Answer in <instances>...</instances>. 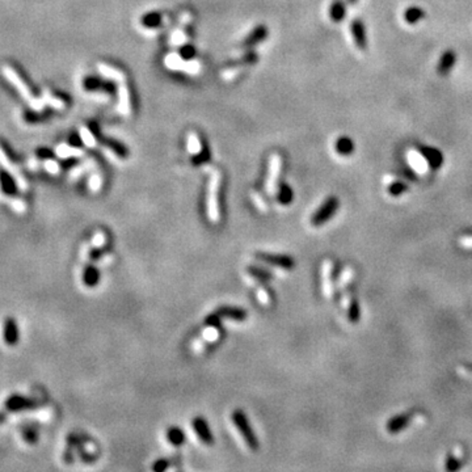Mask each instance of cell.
Returning <instances> with one entry per match:
<instances>
[{
  "mask_svg": "<svg viewBox=\"0 0 472 472\" xmlns=\"http://www.w3.org/2000/svg\"><path fill=\"white\" fill-rule=\"evenodd\" d=\"M1 70H3V74H4V76H5V79H7L12 85H13L14 88L17 89L18 93H20V95H21L22 97L29 102V104H30V106H32L33 109L42 110L43 102L39 101L38 99H35L34 96H33V93L30 92V89L28 88L26 83H25V81L20 78V75L17 74V71L14 70L13 67H11V66H3Z\"/></svg>",
  "mask_w": 472,
  "mask_h": 472,
  "instance_id": "obj_1",
  "label": "cell"
},
{
  "mask_svg": "<svg viewBox=\"0 0 472 472\" xmlns=\"http://www.w3.org/2000/svg\"><path fill=\"white\" fill-rule=\"evenodd\" d=\"M221 188V172L214 171L209 181L208 191V214L209 218L213 222L217 223L219 221V205H218V192Z\"/></svg>",
  "mask_w": 472,
  "mask_h": 472,
  "instance_id": "obj_2",
  "label": "cell"
},
{
  "mask_svg": "<svg viewBox=\"0 0 472 472\" xmlns=\"http://www.w3.org/2000/svg\"><path fill=\"white\" fill-rule=\"evenodd\" d=\"M233 423L235 424V427L237 428L239 430V433L243 436L244 441H245V444L249 446V449L252 450H257L258 448V441L254 436L253 430L250 428L249 423H248L247 416L244 415L243 411H240V409H236L235 412L233 413Z\"/></svg>",
  "mask_w": 472,
  "mask_h": 472,
  "instance_id": "obj_3",
  "label": "cell"
},
{
  "mask_svg": "<svg viewBox=\"0 0 472 472\" xmlns=\"http://www.w3.org/2000/svg\"><path fill=\"white\" fill-rule=\"evenodd\" d=\"M338 206H340V201H338L337 197L327 198L324 204L321 205L320 208L316 210V213L311 217V225L319 227V226L327 223L336 214Z\"/></svg>",
  "mask_w": 472,
  "mask_h": 472,
  "instance_id": "obj_4",
  "label": "cell"
},
{
  "mask_svg": "<svg viewBox=\"0 0 472 472\" xmlns=\"http://www.w3.org/2000/svg\"><path fill=\"white\" fill-rule=\"evenodd\" d=\"M35 407H38V402H37L35 399L26 398V396L20 394L9 395V396L5 399V402H4V408L7 409L8 412L12 413L34 409Z\"/></svg>",
  "mask_w": 472,
  "mask_h": 472,
  "instance_id": "obj_5",
  "label": "cell"
},
{
  "mask_svg": "<svg viewBox=\"0 0 472 472\" xmlns=\"http://www.w3.org/2000/svg\"><path fill=\"white\" fill-rule=\"evenodd\" d=\"M254 257L257 258L258 261L265 262V264L273 265V266H277V268L281 269H286V270H290V269L295 266L294 258L287 256V254H271L257 252V253L254 254Z\"/></svg>",
  "mask_w": 472,
  "mask_h": 472,
  "instance_id": "obj_6",
  "label": "cell"
},
{
  "mask_svg": "<svg viewBox=\"0 0 472 472\" xmlns=\"http://www.w3.org/2000/svg\"><path fill=\"white\" fill-rule=\"evenodd\" d=\"M3 341L8 346L17 345L20 341V329H18L17 320L12 316L5 317L3 323Z\"/></svg>",
  "mask_w": 472,
  "mask_h": 472,
  "instance_id": "obj_7",
  "label": "cell"
},
{
  "mask_svg": "<svg viewBox=\"0 0 472 472\" xmlns=\"http://www.w3.org/2000/svg\"><path fill=\"white\" fill-rule=\"evenodd\" d=\"M419 151L432 169H438L444 164V154L437 148L429 147V146H420Z\"/></svg>",
  "mask_w": 472,
  "mask_h": 472,
  "instance_id": "obj_8",
  "label": "cell"
},
{
  "mask_svg": "<svg viewBox=\"0 0 472 472\" xmlns=\"http://www.w3.org/2000/svg\"><path fill=\"white\" fill-rule=\"evenodd\" d=\"M350 30H352L353 39L354 43L358 49L366 50L367 49V38H366V29L363 25L361 18H354L350 25Z\"/></svg>",
  "mask_w": 472,
  "mask_h": 472,
  "instance_id": "obj_9",
  "label": "cell"
},
{
  "mask_svg": "<svg viewBox=\"0 0 472 472\" xmlns=\"http://www.w3.org/2000/svg\"><path fill=\"white\" fill-rule=\"evenodd\" d=\"M279 171H281V158L278 155H271L270 164H269L268 181H266V191L269 194H273L275 192Z\"/></svg>",
  "mask_w": 472,
  "mask_h": 472,
  "instance_id": "obj_10",
  "label": "cell"
},
{
  "mask_svg": "<svg viewBox=\"0 0 472 472\" xmlns=\"http://www.w3.org/2000/svg\"><path fill=\"white\" fill-rule=\"evenodd\" d=\"M412 416H413V413H409V412L400 413V415L394 416L387 423V432L391 434H398V433H400V432H403L405 428L408 427V424L411 423Z\"/></svg>",
  "mask_w": 472,
  "mask_h": 472,
  "instance_id": "obj_11",
  "label": "cell"
},
{
  "mask_svg": "<svg viewBox=\"0 0 472 472\" xmlns=\"http://www.w3.org/2000/svg\"><path fill=\"white\" fill-rule=\"evenodd\" d=\"M0 189L8 197H14L18 192V184L11 172L4 171L0 173Z\"/></svg>",
  "mask_w": 472,
  "mask_h": 472,
  "instance_id": "obj_12",
  "label": "cell"
},
{
  "mask_svg": "<svg viewBox=\"0 0 472 472\" xmlns=\"http://www.w3.org/2000/svg\"><path fill=\"white\" fill-rule=\"evenodd\" d=\"M455 62H457V54H455L454 50H446L440 58V62H438V75L440 76H448L449 72L454 68Z\"/></svg>",
  "mask_w": 472,
  "mask_h": 472,
  "instance_id": "obj_13",
  "label": "cell"
},
{
  "mask_svg": "<svg viewBox=\"0 0 472 472\" xmlns=\"http://www.w3.org/2000/svg\"><path fill=\"white\" fill-rule=\"evenodd\" d=\"M193 428L196 430V433L200 437V440L204 442L205 445H213L214 444V437H213L210 428H209L206 420L202 417H196L193 420Z\"/></svg>",
  "mask_w": 472,
  "mask_h": 472,
  "instance_id": "obj_14",
  "label": "cell"
},
{
  "mask_svg": "<svg viewBox=\"0 0 472 472\" xmlns=\"http://www.w3.org/2000/svg\"><path fill=\"white\" fill-rule=\"evenodd\" d=\"M217 315L222 317H227V319H233L236 321H244L247 319V312L241 308H236V307H221L219 310L215 312Z\"/></svg>",
  "mask_w": 472,
  "mask_h": 472,
  "instance_id": "obj_15",
  "label": "cell"
},
{
  "mask_svg": "<svg viewBox=\"0 0 472 472\" xmlns=\"http://www.w3.org/2000/svg\"><path fill=\"white\" fill-rule=\"evenodd\" d=\"M118 93H120V101H118V109L122 114L129 116L130 114V95H129V88L125 81H120L118 85Z\"/></svg>",
  "mask_w": 472,
  "mask_h": 472,
  "instance_id": "obj_16",
  "label": "cell"
},
{
  "mask_svg": "<svg viewBox=\"0 0 472 472\" xmlns=\"http://www.w3.org/2000/svg\"><path fill=\"white\" fill-rule=\"evenodd\" d=\"M99 269L93 266V265H88V266L84 269V273H83V282H84V285L88 286V287H95V286L99 283Z\"/></svg>",
  "mask_w": 472,
  "mask_h": 472,
  "instance_id": "obj_17",
  "label": "cell"
},
{
  "mask_svg": "<svg viewBox=\"0 0 472 472\" xmlns=\"http://www.w3.org/2000/svg\"><path fill=\"white\" fill-rule=\"evenodd\" d=\"M335 148L340 155L348 156L354 151V143L349 137H341L336 141Z\"/></svg>",
  "mask_w": 472,
  "mask_h": 472,
  "instance_id": "obj_18",
  "label": "cell"
},
{
  "mask_svg": "<svg viewBox=\"0 0 472 472\" xmlns=\"http://www.w3.org/2000/svg\"><path fill=\"white\" fill-rule=\"evenodd\" d=\"M424 17H425V11L420 7H409L404 12V20L411 25L417 24Z\"/></svg>",
  "mask_w": 472,
  "mask_h": 472,
  "instance_id": "obj_19",
  "label": "cell"
},
{
  "mask_svg": "<svg viewBox=\"0 0 472 472\" xmlns=\"http://www.w3.org/2000/svg\"><path fill=\"white\" fill-rule=\"evenodd\" d=\"M99 71H100V74H101L102 76H105V78L113 79V80H117V81H125L124 72H121L120 70H117V68L112 67V66L100 63Z\"/></svg>",
  "mask_w": 472,
  "mask_h": 472,
  "instance_id": "obj_20",
  "label": "cell"
},
{
  "mask_svg": "<svg viewBox=\"0 0 472 472\" xmlns=\"http://www.w3.org/2000/svg\"><path fill=\"white\" fill-rule=\"evenodd\" d=\"M346 13V8H345V3H344V0H335L331 5V9H329V16L335 22L341 21L342 18L345 17Z\"/></svg>",
  "mask_w": 472,
  "mask_h": 472,
  "instance_id": "obj_21",
  "label": "cell"
},
{
  "mask_svg": "<svg viewBox=\"0 0 472 472\" xmlns=\"http://www.w3.org/2000/svg\"><path fill=\"white\" fill-rule=\"evenodd\" d=\"M167 438H168L169 444H172L173 446H181L185 441V434L180 428L172 427L169 428L167 432Z\"/></svg>",
  "mask_w": 472,
  "mask_h": 472,
  "instance_id": "obj_22",
  "label": "cell"
},
{
  "mask_svg": "<svg viewBox=\"0 0 472 472\" xmlns=\"http://www.w3.org/2000/svg\"><path fill=\"white\" fill-rule=\"evenodd\" d=\"M56 155L60 156V158L63 159H68L72 158V156H81L83 155V151L78 150V148L71 147V146L67 145H59L58 148H56Z\"/></svg>",
  "mask_w": 472,
  "mask_h": 472,
  "instance_id": "obj_23",
  "label": "cell"
},
{
  "mask_svg": "<svg viewBox=\"0 0 472 472\" xmlns=\"http://www.w3.org/2000/svg\"><path fill=\"white\" fill-rule=\"evenodd\" d=\"M277 197H278L279 204L290 205L292 201V197H294V193H292L291 188H290L289 185L282 184L278 189V193H277Z\"/></svg>",
  "mask_w": 472,
  "mask_h": 472,
  "instance_id": "obj_24",
  "label": "cell"
},
{
  "mask_svg": "<svg viewBox=\"0 0 472 472\" xmlns=\"http://www.w3.org/2000/svg\"><path fill=\"white\" fill-rule=\"evenodd\" d=\"M188 151L193 154V155H198V154L202 152L201 141L198 139L196 133H189L188 134Z\"/></svg>",
  "mask_w": 472,
  "mask_h": 472,
  "instance_id": "obj_25",
  "label": "cell"
},
{
  "mask_svg": "<svg viewBox=\"0 0 472 472\" xmlns=\"http://www.w3.org/2000/svg\"><path fill=\"white\" fill-rule=\"evenodd\" d=\"M247 270L252 277L260 279V281H262V282L270 281V279L273 278V275H271L268 270H264V269L257 268V266H249Z\"/></svg>",
  "mask_w": 472,
  "mask_h": 472,
  "instance_id": "obj_26",
  "label": "cell"
},
{
  "mask_svg": "<svg viewBox=\"0 0 472 472\" xmlns=\"http://www.w3.org/2000/svg\"><path fill=\"white\" fill-rule=\"evenodd\" d=\"M348 317L350 323H358L361 319V308H360V303H358V300L353 299L350 306H349L348 310Z\"/></svg>",
  "mask_w": 472,
  "mask_h": 472,
  "instance_id": "obj_27",
  "label": "cell"
},
{
  "mask_svg": "<svg viewBox=\"0 0 472 472\" xmlns=\"http://www.w3.org/2000/svg\"><path fill=\"white\" fill-rule=\"evenodd\" d=\"M22 437L29 445H35L38 442V432L32 427L22 428Z\"/></svg>",
  "mask_w": 472,
  "mask_h": 472,
  "instance_id": "obj_28",
  "label": "cell"
},
{
  "mask_svg": "<svg viewBox=\"0 0 472 472\" xmlns=\"http://www.w3.org/2000/svg\"><path fill=\"white\" fill-rule=\"evenodd\" d=\"M265 35H266V29H265L264 26H260V28L256 29V30H254V32L248 37L247 41H245V45L247 46L253 45V43L258 42V41H261V39H264Z\"/></svg>",
  "mask_w": 472,
  "mask_h": 472,
  "instance_id": "obj_29",
  "label": "cell"
},
{
  "mask_svg": "<svg viewBox=\"0 0 472 472\" xmlns=\"http://www.w3.org/2000/svg\"><path fill=\"white\" fill-rule=\"evenodd\" d=\"M80 137L81 141L84 142V145H87L88 147H95L96 146V138L93 137L88 127H80Z\"/></svg>",
  "mask_w": 472,
  "mask_h": 472,
  "instance_id": "obj_30",
  "label": "cell"
},
{
  "mask_svg": "<svg viewBox=\"0 0 472 472\" xmlns=\"http://www.w3.org/2000/svg\"><path fill=\"white\" fill-rule=\"evenodd\" d=\"M43 100H45L46 104H49L50 106H53V108H55V109H58V110H62L64 108V102L60 99H56V97L50 95L49 91H45Z\"/></svg>",
  "mask_w": 472,
  "mask_h": 472,
  "instance_id": "obj_31",
  "label": "cell"
},
{
  "mask_svg": "<svg viewBox=\"0 0 472 472\" xmlns=\"http://www.w3.org/2000/svg\"><path fill=\"white\" fill-rule=\"evenodd\" d=\"M408 191V188L405 185L404 183H400V181H396V183H392L390 187H388V193L394 196V197H398V196H402L403 193Z\"/></svg>",
  "mask_w": 472,
  "mask_h": 472,
  "instance_id": "obj_32",
  "label": "cell"
},
{
  "mask_svg": "<svg viewBox=\"0 0 472 472\" xmlns=\"http://www.w3.org/2000/svg\"><path fill=\"white\" fill-rule=\"evenodd\" d=\"M160 21H162V16H160V14L148 13L143 17L142 24L146 25V26H156V25L160 24Z\"/></svg>",
  "mask_w": 472,
  "mask_h": 472,
  "instance_id": "obj_33",
  "label": "cell"
},
{
  "mask_svg": "<svg viewBox=\"0 0 472 472\" xmlns=\"http://www.w3.org/2000/svg\"><path fill=\"white\" fill-rule=\"evenodd\" d=\"M462 467V462L458 461V459L455 458L453 454H449L448 459H446V466H445V469L448 470V471H458L459 469Z\"/></svg>",
  "mask_w": 472,
  "mask_h": 472,
  "instance_id": "obj_34",
  "label": "cell"
},
{
  "mask_svg": "<svg viewBox=\"0 0 472 472\" xmlns=\"http://www.w3.org/2000/svg\"><path fill=\"white\" fill-rule=\"evenodd\" d=\"M185 41H187V35H185V33H184L181 29L175 30L172 37H171V42H172V45H175V46L183 45V43H185Z\"/></svg>",
  "mask_w": 472,
  "mask_h": 472,
  "instance_id": "obj_35",
  "label": "cell"
},
{
  "mask_svg": "<svg viewBox=\"0 0 472 472\" xmlns=\"http://www.w3.org/2000/svg\"><path fill=\"white\" fill-rule=\"evenodd\" d=\"M221 320H222V317L214 312V314H212L210 316L206 317V320H205V324L208 325V327H218L219 323H221Z\"/></svg>",
  "mask_w": 472,
  "mask_h": 472,
  "instance_id": "obj_36",
  "label": "cell"
},
{
  "mask_svg": "<svg viewBox=\"0 0 472 472\" xmlns=\"http://www.w3.org/2000/svg\"><path fill=\"white\" fill-rule=\"evenodd\" d=\"M169 462L167 459H160V461H156V463L152 466V470L155 472H163L166 471L168 469Z\"/></svg>",
  "mask_w": 472,
  "mask_h": 472,
  "instance_id": "obj_37",
  "label": "cell"
},
{
  "mask_svg": "<svg viewBox=\"0 0 472 472\" xmlns=\"http://www.w3.org/2000/svg\"><path fill=\"white\" fill-rule=\"evenodd\" d=\"M239 71H240V67L227 68V70H225L222 72L223 79H226V80H230V79H233L235 75H237V72H239Z\"/></svg>",
  "mask_w": 472,
  "mask_h": 472,
  "instance_id": "obj_38",
  "label": "cell"
},
{
  "mask_svg": "<svg viewBox=\"0 0 472 472\" xmlns=\"http://www.w3.org/2000/svg\"><path fill=\"white\" fill-rule=\"evenodd\" d=\"M45 166L47 167V169H49L50 172H53V173L59 172V164H58L56 162H54L53 159H46Z\"/></svg>",
  "mask_w": 472,
  "mask_h": 472,
  "instance_id": "obj_39",
  "label": "cell"
},
{
  "mask_svg": "<svg viewBox=\"0 0 472 472\" xmlns=\"http://www.w3.org/2000/svg\"><path fill=\"white\" fill-rule=\"evenodd\" d=\"M102 253H104V248H96V249L91 250L89 257H91V260H97V258H100V256H101Z\"/></svg>",
  "mask_w": 472,
  "mask_h": 472,
  "instance_id": "obj_40",
  "label": "cell"
},
{
  "mask_svg": "<svg viewBox=\"0 0 472 472\" xmlns=\"http://www.w3.org/2000/svg\"><path fill=\"white\" fill-rule=\"evenodd\" d=\"M184 56H192L193 55V50L192 49H185L184 50V54H183Z\"/></svg>",
  "mask_w": 472,
  "mask_h": 472,
  "instance_id": "obj_41",
  "label": "cell"
},
{
  "mask_svg": "<svg viewBox=\"0 0 472 472\" xmlns=\"http://www.w3.org/2000/svg\"><path fill=\"white\" fill-rule=\"evenodd\" d=\"M5 421V415L4 413H0V424H3Z\"/></svg>",
  "mask_w": 472,
  "mask_h": 472,
  "instance_id": "obj_42",
  "label": "cell"
},
{
  "mask_svg": "<svg viewBox=\"0 0 472 472\" xmlns=\"http://www.w3.org/2000/svg\"><path fill=\"white\" fill-rule=\"evenodd\" d=\"M348 1H349V3H350V4H356L357 1H358V0H348Z\"/></svg>",
  "mask_w": 472,
  "mask_h": 472,
  "instance_id": "obj_43",
  "label": "cell"
}]
</instances>
